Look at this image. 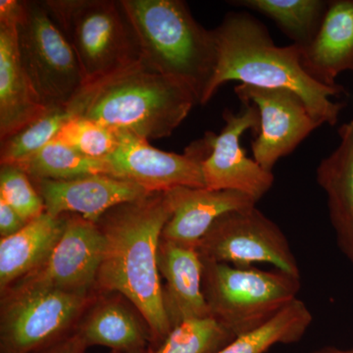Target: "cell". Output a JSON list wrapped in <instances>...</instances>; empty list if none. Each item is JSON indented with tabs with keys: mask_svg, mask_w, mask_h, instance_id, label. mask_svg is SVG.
<instances>
[{
	"mask_svg": "<svg viewBox=\"0 0 353 353\" xmlns=\"http://www.w3.org/2000/svg\"><path fill=\"white\" fill-rule=\"evenodd\" d=\"M158 271L165 280L163 301L172 327L210 317L202 290L203 262L197 248L160 241Z\"/></svg>",
	"mask_w": 353,
	"mask_h": 353,
	"instance_id": "15",
	"label": "cell"
},
{
	"mask_svg": "<svg viewBox=\"0 0 353 353\" xmlns=\"http://www.w3.org/2000/svg\"><path fill=\"white\" fill-rule=\"evenodd\" d=\"M224 127L213 136L211 152L202 163L206 189L234 190L259 202L274 185L273 172L264 170L254 159L248 157L241 139L246 131L259 134L260 115L253 104H245L241 112L226 109Z\"/></svg>",
	"mask_w": 353,
	"mask_h": 353,
	"instance_id": "13",
	"label": "cell"
},
{
	"mask_svg": "<svg viewBox=\"0 0 353 353\" xmlns=\"http://www.w3.org/2000/svg\"><path fill=\"white\" fill-rule=\"evenodd\" d=\"M217 61L214 74L201 99L205 105L225 83L239 82L253 87L288 90L301 97L320 124L334 126L343 104L332 97L345 88L316 82L301 65V46H278L268 30L252 14L230 12L213 29Z\"/></svg>",
	"mask_w": 353,
	"mask_h": 353,
	"instance_id": "2",
	"label": "cell"
},
{
	"mask_svg": "<svg viewBox=\"0 0 353 353\" xmlns=\"http://www.w3.org/2000/svg\"><path fill=\"white\" fill-rule=\"evenodd\" d=\"M243 7L270 18L288 38L301 48L313 41L328 8L326 0H234Z\"/></svg>",
	"mask_w": 353,
	"mask_h": 353,
	"instance_id": "23",
	"label": "cell"
},
{
	"mask_svg": "<svg viewBox=\"0 0 353 353\" xmlns=\"http://www.w3.org/2000/svg\"><path fill=\"white\" fill-rule=\"evenodd\" d=\"M0 199L28 223L46 212L43 199L32 179L16 165L0 167Z\"/></svg>",
	"mask_w": 353,
	"mask_h": 353,
	"instance_id": "28",
	"label": "cell"
},
{
	"mask_svg": "<svg viewBox=\"0 0 353 353\" xmlns=\"http://www.w3.org/2000/svg\"><path fill=\"white\" fill-rule=\"evenodd\" d=\"M308 353H353V347L340 348L336 347H324L312 350V352Z\"/></svg>",
	"mask_w": 353,
	"mask_h": 353,
	"instance_id": "31",
	"label": "cell"
},
{
	"mask_svg": "<svg viewBox=\"0 0 353 353\" xmlns=\"http://www.w3.org/2000/svg\"><path fill=\"white\" fill-rule=\"evenodd\" d=\"M197 104L185 83L139 60L85 83L66 108L72 116L148 141L170 137Z\"/></svg>",
	"mask_w": 353,
	"mask_h": 353,
	"instance_id": "3",
	"label": "cell"
},
{
	"mask_svg": "<svg viewBox=\"0 0 353 353\" xmlns=\"http://www.w3.org/2000/svg\"><path fill=\"white\" fill-rule=\"evenodd\" d=\"M16 166L20 167L34 180H70L95 174L110 175L105 159L85 157L57 139H53L34 157Z\"/></svg>",
	"mask_w": 353,
	"mask_h": 353,
	"instance_id": "24",
	"label": "cell"
},
{
	"mask_svg": "<svg viewBox=\"0 0 353 353\" xmlns=\"http://www.w3.org/2000/svg\"><path fill=\"white\" fill-rule=\"evenodd\" d=\"M43 3L75 51L85 83L141 60L138 39L121 0Z\"/></svg>",
	"mask_w": 353,
	"mask_h": 353,
	"instance_id": "6",
	"label": "cell"
},
{
	"mask_svg": "<svg viewBox=\"0 0 353 353\" xmlns=\"http://www.w3.org/2000/svg\"><path fill=\"white\" fill-rule=\"evenodd\" d=\"M87 347L85 341L75 332L64 340L38 353H85Z\"/></svg>",
	"mask_w": 353,
	"mask_h": 353,
	"instance_id": "30",
	"label": "cell"
},
{
	"mask_svg": "<svg viewBox=\"0 0 353 353\" xmlns=\"http://www.w3.org/2000/svg\"><path fill=\"white\" fill-rule=\"evenodd\" d=\"M313 322L310 309L296 299L259 328L236 336L215 353H265L277 345L303 340Z\"/></svg>",
	"mask_w": 353,
	"mask_h": 353,
	"instance_id": "22",
	"label": "cell"
},
{
	"mask_svg": "<svg viewBox=\"0 0 353 353\" xmlns=\"http://www.w3.org/2000/svg\"><path fill=\"white\" fill-rule=\"evenodd\" d=\"M234 336L211 317L183 322L152 353H215Z\"/></svg>",
	"mask_w": 353,
	"mask_h": 353,
	"instance_id": "26",
	"label": "cell"
},
{
	"mask_svg": "<svg viewBox=\"0 0 353 353\" xmlns=\"http://www.w3.org/2000/svg\"><path fill=\"white\" fill-rule=\"evenodd\" d=\"M76 333L87 347L101 345L112 352H145L153 350L152 334L145 321L126 304L112 299H102L90 308Z\"/></svg>",
	"mask_w": 353,
	"mask_h": 353,
	"instance_id": "21",
	"label": "cell"
},
{
	"mask_svg": "<svg viewBox=\"0 0 353 353\" xmlns=\"http://www.w3.org/2000/svg\"><path fill=\"white\" fill-rule=\"evenodd\" d=\"M197 250L203 260L238 267L270 264L277 270L301 277L296 255L284 232L256 206L221 216L199 241Z\"/></svg>",
	"mask_w": 353,
	"mask_h": 353,
	"instance_id": "9",
	"label": "cell"
},
{
	"mask_svg": "<svg viewBox=\"0 0 353 353\" xmlns=\"http://www.w3.org/2000/svg\"><path fill=\"white\" fill-rule=\"evenodd\" d=\"M2 294L1 353H38L75 333L92 294L48 289L9 290Z\"/></svg>",
	"mask_w": 353,
	"mask_h": 353,
	"instance_id": "8",
	"label": "cell"
},
{
	"mask_svg": "<svg viewBox=\"0 0 353 353\" xmlns=\"http://www.w3.org/2000/svg\"><path fill=\"white\" fill-rule=\"evenodd\" d=\"M148 68L185 83L199 105L217 61L214 32L182 0H121Z\"/></svg>",
	"mask_w": 353,
	"mask_h": 353,
	"instance_id": "4",
	"label": "cell"
},
{
	"mask_svg": "<svg viewBox=\"0 0 353 353\" xmlns=\"http://www.w3.org/2000/svg\"><path fill=\"white\" fill-rule=\"evenodd\" d=\"M167 192L172 215L161 239L194 248L221 216L257 203L252 197L234 190L179 187Z\"/></svg>",
	"mask_w": 353,
	"mask_h": 353,
	"instance_id": "16",
	"label": "cell"
},
{
	"mask_svg": "<svg viewBox=\"0 0 353 353\" xmlns=\"http://www.w3.org/2000/svg\"><path fill=\"white\" fill-rule=\"evenodd\" d=\"M54 139L94 159L110 157L119 143L117 131L79 116H72Z\"/></svg>",
	"mask_w": 353,
	"mask_h": 353,
	"instance_id": "27",
	"label": "cell"
},
{
	"mask_svg": "<svg viewBox=\"0 0 353 353\" xmlns=\"http://www.w3.org/2000/svg\"><path fill=\"white\" fill-rule=\"evenodd\" d=\"M67 215L48 213L28 223L21 231L0 241L1 294L36 271L50 257L62 234Z\"/></svg>",
	"mask_w": 353,
	"mask_h": 353,
	"instance_id": "20",
	"label": "cell"
},
{
	"mask_svg": "<svg viewBox=\"0 0 353 353\" xmlns=\"http://www.w3.org/2000/svg\"><path fill=\"white\" fill-rule=\"evenodd\" d=\"M71 117L66 108H48L38 119L2 139L0 164L19 165L30 159L55 139Z\"/></svg>",
	"mask_w": 353,
	"mask_h": 353,
	"instance_id": "25",
	"label": "cell"
},
{
	"mask_svg": "<svg viewBox=\"0 0 353 353\" xmlns=\"http://www.w3.org/2000/svg\"><path fill=\"white\" fill-rule=\"evenodd\" d=\"M234 94L245 104H253L260 115L259 134L252 141L253 159L272 172L281 158L288 157L322 126L309 113L299 95L288 90H272L239 83Z\"/></svg>",
	"mask_w": 353,
	"mask_h": 353,
	"instance_id": "12",
	"label": "cell"
},
{
	"mask_svg": "<svg viewBox=\"0 0 353 353\" xmlns=\"http://www.w3.org/2000/svg\"><path fill=\"white\" fill-rule=\"evenodd\" d=\"M103 248V234L97 223L67 215L63 234L50 257L7 290L48 289L92 294L97 289Z\"/></svg>",
	"mask_w": 353,
	"mask_h": 353,
	"instance_id": "11",
	"label": "cell"
},
{
	"mask_svg": "<svg viewBox=\"0 0 353 353\" xmlns=\"http://www.w3.org/2000/svg\"><path fill=\"white\" fill-rule=\"evenodd\" d=\"M28 224L6 202L0 199V236L9 238L17 234Z\"/></svg>",
	"mask_w": 353,
	"mask_h": 353,
	"instance_id": "29",
	"label": "cell"
},
{
	"mask_svg": "<svg viewBox=\"0 0 353 353\" xmlns=\"http://www.w3.org/2000/svg\"><path fill=\"white\" fill-rule=\"evenodd\" d=\"M172 215L168 192H150L108 210L97 224L104 236L97 289L132 303L152 334L153 350L171 333L158 271L162 232Z\"/></svg>",
	"mask_w": 353,
	"mask_h": 353,
	"instance_id": "1",
	"label": "cell"
},
{
	"mask_svg": "<svg viewBox=\"0 0 353 353\" xmlns=\"http://www.w3.org/2000/svg\"><path fill=\"white\" fill-rule=\"evenodd\" d=\"M340 143L320 162L316 180L324 190L341 252L353 264V120L339 130Z\"/></svg>",
	"mask_w": 353,
	"mask_h": 353,
	"instance_id": "18",
	"label": "cell"
},
{
	"mask_svg": "<svg viewBox=\"0 0 353 353\" xmlns=\"http://www.w3.org/2000/svg\"><path fill=\"white\" fill-rule=\"evenodd\" d=\"M202 262V290L210 317L234 338L270 321L301 290V277L284 271Z\"/></svg>",
	"mask_w": 353,
	"mask_h": 353,
	"instance_id": "5",
	"label": "cell"
},
{
	"mask_svg": "<svg viewBox=\"0 0 353 353\" xmlns=\"http://www.w3.org/2000/svg\"><path fill=\"white\" fill-rule=\"evenodd\" d=\"M16 25L0 23V141L48 111L26 74Z\"/></svg>",
	"mask_w": 353,
	"mask_h": 353,
	"instance_id": "19",
	"label": "cell"
},
{
	"mask_svg": "<svg viewBox=\"0 0 353 353\" xmlns=\"http://www.w3.org/2000/svg\"><path fill=\"white\" fill-rule=\"evenodd\" d=\"M153 350H148V352H137V353H152ZM110 353H129V352H111Z\"/></svg>",
	"mask_w": 353,
	"mask_h": 353,
	"instance_id": "32",
	"label": "cell"
},
{
	"mask_svg": "<svg viewBox=\"0 0 353 353\" xmlns=\"http://www.w3.org/2000/svg\"><path fill=\"white\" fill-rule=\"evenodd\" d=\"M301 65L327 87H338L339 75L353 71V0H330L319 31L301 48Z\"/></svg>",
	"mask_w": 353,
	"mask_h": 353,
	"instance_id": "17",
	"label": "cell"
},
{
	"mask_svg": "<svg viewBox=\"0 0 353 353\" xmlns=\"http://www.w3.org/2000/svg\"><path fill=\"white\" fill-rule=\"evenodd\" d=\"M16 37L23 68L43 105L66 108L85 79L75 51L43 1H24Z\"/></svg>",
	"mask_w": 353,
	"mask_h": 353,
	"instance_id": "7",
	"label": "cell"
},
{
	"mask_svg": "<svg viewBox=\"0 0 353 353\" xmlns=\"http://www.w3.org/2000/svg\"><path fill=\"white\" fill-rule=\"evenodd\" d=\"M46 212L54 217L79 215L97 223L108 210L150 192L137 183L106 174L70 180H34Z\"/></svg>",
	"mask_w": 353,
	"mask_h": 353,
	"instance_id": "14",
	"label": "cell"
},
{
	"mask_svg": "<svg viewBox=\"0 0 353 353\" xmlns=\"http://www.w3.org/2000/svg\"><path fill=\"white\" fill-rule=\"evenodd\" d=\"M119 143L105 158L110 175L137 183L148 192H163L179 187L205 188L202 163L211 152L214 132L185 148L183 154L153 148L145 139L118 132Z\"/></svg>",
	"mask_w": 353,
	"mask_h": 353,
	"instance_id": "10",
	"label": "cell"
}]
</instances>
